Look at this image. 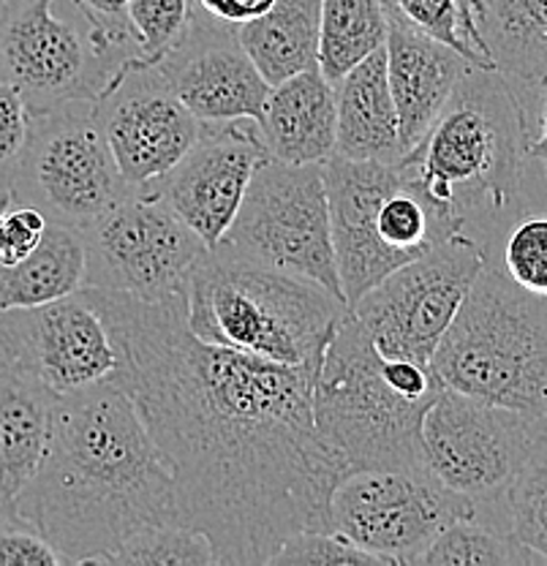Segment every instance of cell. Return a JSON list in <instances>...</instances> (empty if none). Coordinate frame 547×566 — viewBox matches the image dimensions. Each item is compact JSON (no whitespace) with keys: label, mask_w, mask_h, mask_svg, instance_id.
I'll list each match as a JSON object with an SVG mask.
<instances>
[{"label":"cell","mask_w":547,"mask_h":566,"mask_svg":"<svg viewBox=\"0 0 547 566\" xmlns=\"http://www.w3.org/2000/svg\"><path fill=\"white\" fill-rule=\"evenodd\" d=\"M545 420H547V411H545Z\"/></svg>","instance_id":"42"},{"label":"cell","mask_w":547,"mask_h":566,"mask_svg":"<svg viewBox=\"0 0 547 566\" xmlns=\"http://www.w3.org/2000/svg\"><path fill=\"white\" fill-rule=\"evenodd\" d=\"M385 50L387 80L401 123V156L406 158L428 137L457 80L472 63L431 35L396 22H390Z\"/></svg>","instance_id":"19"},{"label":"cell","mask_w":547,"mask_h":566,"mask_svg":"<svg viewBox=\"0 0 547 566\" xmlns=\"http://www.w3.org/2000/svg\"><path fill=\"white\" fill-rule=\"evenodd\" d=\"M547 420L441 387L422 415V455L439 482L469 499L507 493Z\"/></svg>","instance_id":"13"},{"label":"cell","mask_w":547,"mask_h":566,"mask_svg":"<svg viewBox=\"0 0 547 566\" xmlns=\"http://www.w3.org/2000/svg\"><path fill=\"white\" fill-rule=\"evenodd\" d=\"M156 66L204 126L256 120L273 87L240 44L238 28L213 20L199 6L178 50Z\"/></svg>","instance_id":"17"},{"label":"cell","mask_w":547,"mask_h":566,"mask_svg":"<svg viewBox=\"0 0 547 566\" xmlns=\"http://www.w3.org/2000/svg\"><path fill=\"white\" fill-rule=\"evenodd\" d=\"M6 205H11V202H9V193L3 191V193H0V208H6Z\"/></svg>","instance_id":"40"},{"label":"cell","mask_w":547,"mask_h":566,"mask_svg":"<svg viewBox=\"0 0 547 566\" xmlns=\"http://www.w3.org/2000/svg\"><path fill=\"white\" fill-rule=\"evenodd\" d=\"M431 365L379 354L355 316L329 338L314 379L322 441L349 471H422V415L439 395Z\"/></svg>","instance_id":"3"},{"label":"cell","mask_w":547,"mask_h":566,"mask_svg":"<svg viewBox=\"0 0 547 566\" xmlns=\"http://www.w3.org/2000/svg\"><path fill=\"white\" fill-rule=\"evenodd\" d=\"M275 0H197L199 9L213 20L227 22L232 28H243L245 22L267 14Z\"/></svg>","instance_id":"38"},{"label":"cell","mask_w":547,"mask_h":566,"mask_svg":"<svg viewBox=\"0 0 547 566\" xmlns=\"http://www.w3.org/2000/svg\"><path fill=\"white\" fill-rule=\"evenodd\" d=\"M0 354L52 395L109 381L117 346L85 289L33 308L0 311Z\"/></svg>","instance_id":"15"},{"label":"cell","mask_w":547,"mask_h":566,"mask_svg":"<svg viewBox=\"0 0 547 566\" xmlns=\"http://www.w3.org/2000/svg\"><path fill=\"white\" fill-rule=\"evenodd\" d=\"M507 499L509 534L532 551L539 564H547V422L512 480Z\"/></svg>","instance_id":"29"},{"label":"cell","mask_w":547,"mask_h":566,"mask_svg":"<svg viewBox=\"0 0 547 566\" xmlns=\"http://www.w3.org/2000/svg\"><path fill=\"white\" fill-rule=\"evenodd\" d=\"M256 134L264 150L284 164H325L335 156V87L319 66L286 76L270 87Z\"/></svg>","instance_id":"20"},{"label":"cell","mask_w":547,"mask_h":566,"mask_svg":"<svg viewBox=\"0 0 547 566\" xmlns=\"http://www.w3.org/2000/svg\"><path fill=\"white\" fill-rule=\"evenodd\" d=\"M539 120H537V134L528 137V156L537 158L547 172V80L539 82Z\"/></svg>","instance_id":"39"},{"label":"cell","mask_w":547,"mask_h":566,"mask_svg":"<svg viewBox=\"0 0 547 566\" xmlns=\"http://www.w3.org/2000/svg\"><path fill=\"white\" fill-rule=\"evenodd\" d=\"M381 6L396 25L431 35L476 69H493L480 33L482 0H381Z\"/></svg>","instance_id":"27"},{"label":"cell","mask_w":547,"mask_h":566,"mask_svg":"<svg viewBox=\"0 0 547 566\" xmlns=\"http://www.w3.org/2000/svg\"><path fill=\"white\" fill-rule=\"evenodd\" d=\"M466 517H474V499L446 488L428 469L349 471L329 495V531L387 566H417L441 531Z\"/></svg>","instance_id":"11"},{"label":"cell","mask_w":547,"mask_h":566,"mask_svg":"<svg viewBox=\"0 0 547 566\" xmlns=\"http://www.w3.org/2000/svg\"><path fill=\"white\" fill-rule=\"evenodd\" d=\"M17 517L66 564H107L137 531L180 523L167 460L126 389L102 381L55 395L44 458Z\"/></svg>","instance_id":"2"},{"label":"cell","mask_w":547,"mask_h":566,"mask_svg":"<svg viewBox=\"0 0 547 566\" xmlns=\"http://www.w3.org/2000/svg\"><path fill=\"white\" fill-rule=\"evenodd\" d=\"M539 564L515 536H498L482 528L474 517L455 521L433 539L417 566H517Z\"/></svg>","instance_id":"28"},{"label":"cell","mask_w":547,"mask_h":566,"mask_svg":"<svg viewBox=\"0 0 547 566\" xmlns=\"http://www.w3.org/2000/svg\"><path fill=\"white\" fill-rule=\"evenodd\" d=\"M6 3H11V0H0V6H6Z\"/></svg>","instance_id":"41"},{"label":"cell","mask_w":547,"mask_h":566,"mask_svg":"<svg viewBox=\"0 0 547 566\" xmlns=\"http://www.w3.org/2000/svg\"><path fill=\"white\" fill-rule=\"evenodd\" d=\"M504 273L534 297L547 300V216H526L504 245Z\"/></svg>","instance_id":"33"},{"label":"cell","mask_w":547,"mask_h":566,"mask_svg":"<svg viewBox=\"0 0 547 566\" xmlns=\"http://www.w3.org/2000/svg\"><path fill=\"white\" fill-rule=\"evenodd\" d=\"M50 227L44 212L28 205L0 208V264H14L39 245L41 234Z\"/></svg>","instance_id":"35"},{"label":"cell","mask_w":547,"mask_h":566,"mask_svg":"<svg viewBox=\"0 0 547 566\" xmlns=\"http://www.w3.org/2000/svg\"><path fill=\"white\" fill-rule=\"evenodd\" d=\"M55 0L0 6V82L14 87L31 115L72 102H98L128 61L98 50L91 33L52 14Z\"/></svg>","instance_id":"12"},{"label":"cell","mask_w":547,"mask_h":566,"mask_svg":"<svg viewBox=\"0 0 547 566\" xmlns=\"http://www.w3.org/2000/svg\"><path fill=\"white\" fill-rule=\"evenodd\" d=\"M52 403L50 389L0 354V523H20L17 499L44 458Z\"/></svg>","instance_id":"21"},{"label":"cell","mask_w":547,"mask_h":566,"mask_svg":"<svg viewBox=\"0 0 547 566\" xmlns=\"http://www.w3.org/2000/svg\"><path fill=\"white\" fill-rule=\"evenodd\" d=\"M270 566H385L338 531H303L284 542Z\"/></svg>","instance_id":"32"},{"label":"cell","mask_w":547,"mask_h":566,"mask_svg":"<svg viewBox=\"0 0 547 566\" xmlns=\"http://www.w3.org/2000/svg\"><path fill=\"white\" fill-rule=\"evenodd\" d=\"M390 20L381 0H322L319 69L329 85L385 46Z\"/></svg>","instance_id":"26"},{"label":"cell","mask_w":547,"mask_h":566,"mask_svg":"<svg viewBox=\"0 0 547 566\" xmlns=\"http://www.w3.org/2000/svg\"><path fill=\"white\" fill-rule=\"evenodd\" d=\"M126 186L147 193L204 134V123L172 93L156 63L128 61L93 102Z\"/></svg>","instance_id":"14"},{"label":"cell","mask_w":547,"mask_h":566,"mask_svg":"<svg viewBox=\"0 0 547 566\" xmlns=\"http://www.w3.org/2000/svg\"><path fill=\"white\" fill-rule=\"evenodd\" d=\"M431 370L441 387L545 420L547 303L485 264L441 335Z\"/></svg>","instance_id":"6"},{"label":"cell","mask_w":547,"mask_h":566,"mask_svg":"<svg viewBox=\"0 0 547 566\" xmlns=\"http://www.w3.org/2000/svg\"><path fill=\"white\" fill-rule=\"evenodd\" d=\"M61 553L20 523H0V566H61Z\"/></svg>","instance_id":"37"},{"label":"cell","mask_w":547,"mask_h":566,"mask_svg":"<svg viewBox=\"0 0 547 566\" xmlns=\"http://www.w3.org/2000/svg\"><path fill=\"white\" fill-rule=\"evenodd\" d=\"M264 158L270 153L254 132V120L208 126L147 193L164 199L204 245L215 248L232 227L245 188Z\"/></svg>","instance_id":"16"},{"label":"cell","mask_w":547,"mask_h":566,"mask_svg":"<svg viewBox=\"0 0 547 566\" xmlns=\"http://www.w3.org/2000/svg\"><path fill=\"white\" fill-rule=\"evenodd\" d=\"M322 0H275L267 14L238 28L240 44L270 85L319 66Z\"/></svg>","instance_id":"24"},{"label":"cell","mask_w":547,"mask_h":566,"mask_svg":"<svg viewBox=\"0 0 547 566\" xmlns=\"http://www.w3.org/2000/svg\"><path fill=\"white\" fill-rule=\"evenodd\" d=\"M6 193L11 205L36 208L50 223L85 229L137 191L120 177L93 104L72 102L31 117Z\"/></svg>","instance_id":"7"},{"label":"cell","mask_w":547,"mask_h":566,"mask_svg":"<svg viewBox=\"0 0 547 566\" xmlns=\"http://www.w3.org/2000/svg\"><path fill=\"white\" fill-rule=\"evenodd\" d=\"M85 281L80 229L50 223L39 245L14 264H0V311L33 308L74 294Z\"/></svg>","instance_id":"23"},{"label":"cell","mask_w":547,"mask_h":566,"mask_svg":"<svg viewBox=\"0 0 547 566\" xmlns=\"http://www.w3.org/2000/svg\"><path fill=\"white\" fill-rule=\"evenodd\" d=\"M197 14V0H128V20L139 61L161 63L186 39Z\"/></svg>","instance_id":"31"},{"label":"cell","mask_w":547,"mask_h":566,"mask_svg":"<svg viewBox=\"0 0 547 566\" xmlns=\"http://www.w3.org/2000/svg\"><path fill=\"white\" fill-rule=\"evenodd\" d=\"M80 234L85 243L82 289L120 292L145 303L186 294L193 268L210 251L178 212L150 193H132Z\"/></svg>","instance_id":"9"},{"label":"cell","mask_w":547,"mask_h":566,"mask_svg":"<svg viewBox=\"0 0 547 566\" xmlns=\"http://www.w3.org/2000/svg\"><path fill=\"white\" fill-rule=\"evenodd\" d=\"M482 268V248L457 232L376 283L349 311L368 329L379 354L431 365L441 335Z\"/></svg>","instance_id":"10"},{"label":"cell","mask_w":547,"mask_h":566,"mask_svg":"<svg viewBox=\"0 0 547 566\" xmlns=\"http://www.w3.org/2000/svg\"><path fill=\"white\" fill-rule=\"evenodd\" d=\"M335 156L349 161H401V123L387 80V50L379 46L335 82Z\"/></svg>","instance_id":"22"},{"label":"cell","mask_w":547,"mask_h":566,"mask_svg":"<svg viewBox=\"0 0 547 566\" xmlns=\"http://www.w3.org/2000/svg\"><path fill=\"white\" fill-rule=\"evenodd\" d=\"M219 245L267 268L319 283L344 300L322 164L297 167L275 161L273 156L264 158Z\"/></svg>","instance_id":"8"},{"label":"cell","mask_w":547,"mask_h":566,"mask_svg":"<svg viewBox=\"0 0 547 566\" xmlns=\"http://www.w3.org/2000/svg\"><path fill=\"white\" fill-rule=\"evenodd\" d=\"M526 156V112L515 87L498 71L466 66L428 137L398 164L411 169L433 208L466 223L476 208L515 202Z\"/></svg>","instance_id":"5"},{"label":"cell","mask_w":547,"mask_h":566,"mask_svg":"<svg viewBox=\"0 0 547 566\" xmlns=\"http://www.w3.org/2000/svg\"><path fill=\"white\" fill-rule=\"evenodd\" d=\"M480 33L493 69L507 80H547V0H482Z\"/></svg>","instance_id":"25"},{"label":"cell","mask_w":547,"mask_h":566,"mask_svg":"<svg viewBox=\"0 0 547 566\" xmlns=\"http://www.w3.org/2000/svg\"><path fill=\"white\" fill-rule=\"evenodd\" d=\"M325 167V188L333 229L335 268L346 305L360 303L376 283L403 268L376 234V212L401 182V164L349 161L333 156Z\"/></svg>","instance_id":"18"},{"label":"cell","mask_w":547,"mask_h":566,"mask_svg":"<svg viewBox=\"0 0 547 566\" xmlns=\"http://www.w3.org/2000/svg\"><path fill=\"white\" fill-rule=\"evenodd\" d=\"M31 109L22 102L20 93L0 82V177L9 182L11 169L20 158L22 147L31 132Z\"/></svg>","instance_id":"36"},{"label":"cell","mask_w":547,"mask_h":566,"mask_svg":"<svg viewBox=\"0 0 547 566\" xmlns=\"http://www.w3.org/2000/svg\"><path fill=\"white\" fill-rule=\"evenodd\" d=\"M74 6L85 17L87 33L98 50L123 61L139 57L137 39L128 20V0H74Z\"/></svg>","instance_id":"34"},{"label":"cell","mask_w":547,"mask_h":566,"mask_svg":"<svg viewBox=\"0 0 547 566\" xmlns=\"http://www.w3.org/2000/svg\"><path fill=\"white\" fill-rule=\"evenodd\" d=\"M85 292L117 346L109 381L137 403L180 526L208 536L215 566L270 564L294 534L329 531L346 469L316 430L314 368L204 344L188 329L186 294Z\"/></svg>","instance_id":"1"},{"label":"cell","mask_w":547,"mask_h":566,"mask_svg":"<svg viewBox=\"0 0 547 566\" xmlns=\"http://www.w3.org/2000/svg\"><path fill=\"white\" fill-rule=\"evenodd\" d=\"M349 305L319 283L215 245L186 283V322L199 340L319 370Z\"/></svg>","instance_id":"4"},{"label":"cell","mask_w":547,"mask_h":566,"mask_svg":"<svg viewBox=\"0 0 547 566\" xmlns=\"http://www.w3.org/2000/svg\"><path fill=\"white\" fill-rule=\"evenodd\" d=\"M107 564L115 566H215L208 536L180 523H158L132 536Z\"/></svg>","instance_id":"30"}]
</instances>
